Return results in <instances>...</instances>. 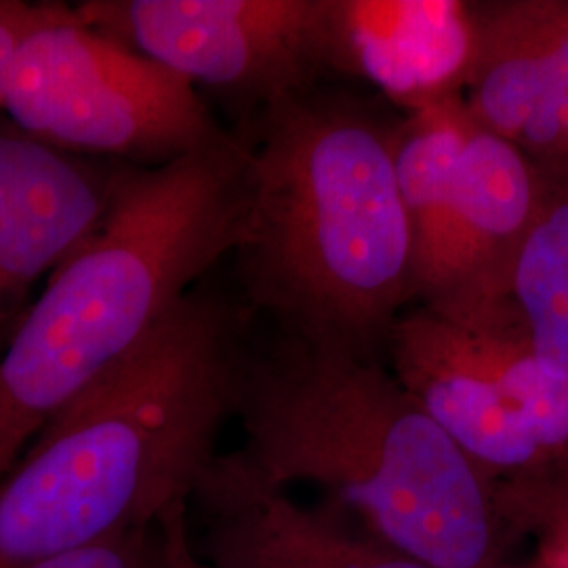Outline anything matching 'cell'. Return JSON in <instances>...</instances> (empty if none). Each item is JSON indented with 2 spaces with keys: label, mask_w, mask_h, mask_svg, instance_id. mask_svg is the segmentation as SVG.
<instances>
[{
  "label": "cell",
  "mask_w": 568,
  "mask_h": 568,
  "mask_svg": "<svg viewBox=\"0 0 568 568\" xmlns=\"http://www.w3.org/2000/svg\"><path fill=\"white\" fill-rule=\"evenodd\" d=\"M244 349L239 312L192 291L0 478V568L156 527L187 504L217 459Z\"/></svg>",
  "instance_id": "1"
},
{
  "label": "cell",
  "mask_w": 568,
  "mask_h": 568,
  "mask_svg": "<svg viewBox=\"0 0 568 568\" xmlns=\"http://www.w3.org/2000/svg\"><path fill=\"white\" fill-rule=\"evenodd\" d=\"M230 457L270 487L312 483L368 535L432 568H495L487 476L377 356L281 337L244 349Z\"/></svg>",
  "instance_id": "2"
},
{
  "label": "cell",
  "mask_w": 568,
  "mask_h": 568,
  "mask_svg": "<svg viewBox=\"0 0 568 568\" xmlns=\"http://www.w3.org/2000/svg\"><path fill=\"white\" fill-rule=\"evenodd\" d=\"M396 129L310 91L267 108L234 251L246 300L283 337L377 356L415 297Z\"/></svg>",
  "instance_id": "3"
},
{
  "label": "cell",
  "mask_w": 568,
  "mask_h": 568,
  "mask_svg": "<svg viewBox=\"0 0 568 568\" xmlns=\"http://www.w3.org/2000/svg\"><path fill=\"white\" fill-rule=\"evenodd\" d=\"M248 204L251 143L227 133L129 171L100 230L47 278L0 354V478L239 248Z\"/></svg>",
  "instance_id": "4"
},
{
  "label": "cell",
  "mask_w": 568,
  "mask_h": 568,
  "mask_svg": "<svg viewBox=\"0 0 568 568\" xmlns=\"http://www.w3.org/2000/svg\"><path fill=\"white\" fill-rule=\"evenodd\" d=\"M386 345L394 377L485 476L568 457V384L537 361L509 295L426 302Z\"/></svg>",
  "instance_id": "5"
},
{
  "label": "cell",
  "mask_w": 568,
  "mask_h": 568,
  "mask_svg": "<svg viewBox=\"0 0 568 568\" xmlns=\"http://www.w3.org/2000/svg\"><path fill=\"white\" fill-rule=\"evenodd\" d=\"M0 114L58 150L159 166L224 135L196 87L44 2L0 77Z\"/></svg>",
  "instance_id": "6"
},
{
  "label": "cell",
  "mask_w": 568,
  "mask_h": 568,
  "mask_svg": "<svg viewBox=\"0 0 568 568\" xmlns=\"http://www.w3.org/2000/svg\"><path fill=\"white\" fill-rule=\"evenodd\" d=\"M326 0H89L91 28L163 63L192 87L267 108L325 70Z\"/></svg>",
  "instance_id": "7"
},
{
  "label": "cell",
  "mask_w": 568,
  "mask_h": 568,
  "mask_svg": "<svg viewBox=\"0 0 568 568\" xmlns=\"http://www.w3.org/2000/svg\"><path fill=\"white\" fill-rule=\"evenodd\" d=\"M467 121L528 159H568V0L469 2Z\"/></svg>",
  "instance_id": "8"
},
{
  "label": "cell",
  "mask_w": 568,
  "mask_h": 568,
  "mask_svg": "<svg viewBox=\"0 0 568 568\" xmlns=\"http://www.w3.org/2000/svg\"><path fill=\"white\" fill-rule=\"evenodd\" d=\"M131 169L58 150L0 114V318L100 230Z\"/></svg>",
  "instance_id": "9"
},
{
  "label": "cell",
  "mask_w": 568,
  "mask_h": 568,
  "mask_svg": "<svg viewBox=\"0 0 568 568\" xmlns=\"http://www.w3.org/2000/svg\"><path fill=\"white\" fill-rule=\"evenodd\" d=\"M471 44L469 2L326 0V68L373 82L410 114L462 100Z\"/></svg>",
  "instance_id": "10"
},
{
  "label": "cell",
  "mask_w": 568,
  "mask_h": 568,
  "mask_svg": "<svg viewBox=\"0 0 568 568\" xmlns=\"http://www.w3.org/2000/svg\"><path fill=\"white\" fill-rule=\"evenodd\" d=\"M192 499L204 516L199 554L213 568H432L326 511L302 508L230 455H217Z\"/></svg>",
  "instance_id": "11"
},
{
  "label": "cell",
  "mask_w": 568,
  "mask_h": 568,
  "mask_svg": "<svg viewBox=\"0 0 568 568\" xmlns=\"http://www.w3.org/2000/svg\"><path fill=\"white\" fill-rule=\"evenodd\" d=\"M546 180L525 152L469 122L455 169L445 264L427 302L509 295L511 262Z\"/></svg>",
  "instance_id": "12"
},
{
  "label": "cell",
  "mask_w": 568,
  "mask_h": 568,
  "mask_svg": "<svg viewBox=\"0 0 568 568\" xmlns=\"http://www.w3.org/2000/svg\"><path fill=\"white\" fill-rule=\"evenodd\" d=\"M469 121L462 100L410 114L396 129L394 163L413 241L415 297L427 302L447 253L455 169Z\"/></svg>",
  "instance_id": "13"
},
{
  "label": "cell",
  "mask_w": 568,
  "mask_h": 568,
  "mask_svg": "<svg viewBox=\"0 0 568 568\" xmlns=\"http://www.w3.org/2000/svg\"><path fill=\"white\" fill-rule=\"evenodd\" d=\"M509 297L537 361L568 384V183L546 180L511 262Z\"/></svg>",
  "instance_id": "14"
},
{
  "label": "cell",
  "mask_w": 568,
  "mask_h": 568,
  "mask_svg": "<svg viewBox=\"0 0 568 568\" xmlns=\"http://www.w3.org/2000/svg\"><path fill=\"white\" fill-rule=\"evenodd\" d=\"M161 525L133 528L28 568H161Z\"/></svg>",
  "instance_id": "15"
},
{
  "label": "cell",
  "mask_w": 568,
  "mask_h": 568,
  "mask_svg": "<svg viewBox=\"0 0 568 568\" xmlns=\"http://www.w3.org/2000/svg\"><path fill=\"white\" fill-rule=\"evenodd\" d=\"M159 525L163 537L161 568H213L194 548L187 527V504L164 514Z\"/></svg>",
  "instance_id": "16"
},
{
  "label": "cell",
  "mask_w": 568,
  "mask_h": 568,
  "mask_svg": "<svg viewBox=\"0 0 568 568\" xmlns=\"http://www.w3.org/2000/svg\"><path fill=\"white\" fill-rule=\"evenodd\" d=\"M42 11L44 2L32 4L21 0H0V77L21 37L39 21Z\"/></svg>",
  "instance_id": "17"
},
{
  "label": "cell",
  "mask_w": 568,
  "mask_h": 568,
  "mask_svg": "<svg viewBox=\"0 0 568 568\" xmlns=\"http://www.w3.org/2000/svg\"><path fill=\"white\" fill-rule=\"evenodd\" d=\"M560 514L565 516L556 523L549 535L539 568H568V501L562 504Z\"/></svg>",
  "instance_id": "18"
},
{
  "label": "cell",
  "mask_w": 568,
  "mask_h": 568,
  "mask_svg": "<svg viewBox=\"0 0 568 568\" xmlns=\"http://www.w3.org/2000/svg\"><path fill=\"white\" fill-rule=\"evenodd\" d=\"M4 325H7V321H4V318H0V337H2V331H4Z\"/></svg>",
  "instance_id": "19"
},
{
  "label": "cell",
  "mask_w": 568,
  "mask_h": 568,
  "mask_svg": "<svg viewBox=\"0 0 568 568\" xmlns=\"http://www.w3.org/2000/svg\"><path fill=\"white\" fill-rule=\"evenodd\" d=\"M535 568H539V567H535Z\"/></svg>",
  "instance_id": "20"
}]
</instances>
